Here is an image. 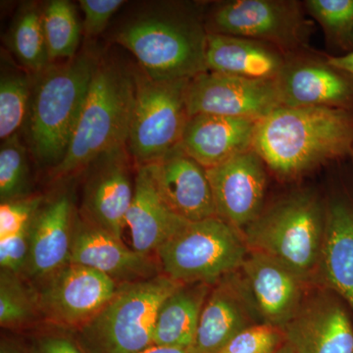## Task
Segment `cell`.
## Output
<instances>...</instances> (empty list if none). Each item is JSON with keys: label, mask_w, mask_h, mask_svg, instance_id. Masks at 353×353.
<instances>
[{"label": "cell", "mask_w": 353, "mask_h": 353, "mask_svg": "<svg viewBox=\"0 0 353 353\" xmlns=\"http://www.w3.org/2000/svg\"><path fill=\"white\" fill-rule=\"evenodd\" d=\"M210 287L183 284L165 299L155 320L153 345L190 350Z\"/></svg>", "instance_id": "obj_25"}, {"label": "cell", "mask_w": 353, "mask_h": 353, "mask_svg": "<svg viewBox=\"0 0 353 353\" xmlns=\"http://www.w3.org/2000/svg\"><path fill=\"white\" fill-rule=\"evenodd\" d=\"M148 166L158 192L179 217L192 223L216 216L206 169L180 145Z\"/></svg>", "instance_id": "obj_17"}, {"label": "cell", "mask_w": 353, "mask_h": 353, "mask_svg": "<svg viewBox=\"0 0 353 353\" xmlns=\"http://www.w3.org/2000/svg\"><path fill=\"white\" fill-rule=\"evenodd\" d=\"M75 217L68 194L43 203L32 225L27 277L41 282L69 263Z\"/></svg>", "instance_id": "obj_22"}, {"label": "cell", "mask_w": 353, "mask_h": 353, "mask_svg": "<svg viewBox=\"0 0 353 353\" xmlns=\"http://www.w3.org/2000/svg\"><path fill=\"white\" fill-rule=\"evenodd\" d=\"M284 108L353 109V79L325 57L289 55L276 80Z\"/></svg>", "instance_id": "obj_14"}, {"label": "cell", "mask_w": 353, "mask_h": 353, "mask_svg": "<svg viewBox=\"0 0 353 353\" xmlns=\"http://www.w3.org/2000/svg\"><path fill=\"white\" fill-rule=\"evenodd\" d=\"M122 153L99 159L101 163L88 176L83 197V217L119 239L134 190Z\"/></svg>", "instance_id": "obj_19"}, {"label": "cell", "mask_w": 353, "mask_h": 353, "mask_svg": "<svg viewBox=\"0 0 353 353\" xmlns=\"http://www.w3.org/2000/svg\"><path fill=\"white\" fill-rule=\"evenodd\" d=\"M69 263L82 265L108 276L118 284L134 283L159 275L152 255L136 252L85 218L76 216Z\"/></svg>", "instance_id": "obj_16"}, {"label": "cell", "mask_w": 353, "mask_h": 353, "mask_svg": "<svg viewBox=\"0 0 353 353\" xmlns=\"http://www.w3.org/2000/svg\"><path fill=\"white\" fill-rule=\"evenodd\" d=\"M284 343L282 330L257 323L236 334L217 353H276Z\"/></svg>", "instance_id": "obj_32"}, {"label": "cell", "mask_w": 353, "mask_h": 353, "mask_svg": "<svg viewBox=\"0 0 353 353\" xmlns=\"http://www.w3.org/2000/svg\"><path fill=\"white\" fill-rule=\"evenodd\" d=\"M182 285L163 273L120 284L109 303L76 336L90 353L145 352L153 345L160 306Z\"/></svg>", "instance_id": "obj_5"}, {"label": "cell", "mask_w": 353, "mask_h": 353, "mask_svg": "<svg viewBox=\"0 0 353 353\" xmlns=\"http://www.w3.org/2000/svg\"><path fill=\"white\" fill-rule=\"evenodd\" d=\"M43 24L50 60L72 59L78 48L81 32L73 4L67 0H52L43 13Z\"/></svg>", "instance_id": "obj_26"}, {"label": "cell", "mask_w": 353, "mask_h": 353, "mask_svg": "<svg viewBox=\"0 0 353 353\" xmlns=\"http://www.w3.org/2000/svg\"><path fill=\"white\" fill-rule=\"evenodd\" d=\"M189 117L199 114L262 120L282 108L276 81L204 72L190 79L185 94Z\"/></svg>", "instance_id": "obj_11"}, {"label": "cell", "mask_w": 353, "mask_h": 353, "mask_svg": "<svg viewBox=\"0 0 353 353\" xmlns=\"http://www.w3.org/2000/svg\"><path fill=\"white\" fill-rule=\"evenodd\" d=\"M236 277L260 323L283 330L306 299L307 281L287 265L257 252L248 253Z\"/></svg>", "instance_id": "obj_12"}, {"label": "cell", "mask_w": 353, "mask_h": 353, "mask_svg": "<svg viewBox=\"0 0 353 353\" xmlns=\"http://www.w3.org/2000/svg\"><path fill=\"white\" fill-rule=\"evenodd\" d=\"M282 331L294 353H353V326L347 307L328 290L306 297Z\"/></svg>", "instance_id": "obj_15"}, {"label": "cell", "mask_w": 353, "mask_h": 353, "mask_svg": "<svg viewBox=\"0 0 353 353\" xmlns=\"http://www.w3.org/2000/svg\"><path fill=\"white\" fill-rule=\"evenodd\" d=\"M276 353H294V352H292V350H290L289 345L285 343L284 345H283V347H281L280 350H279Z\"/></svg>", "instance_id": "obj_40"}, {"label": "cell", "mask_w": 353, "mask_h": 353, "mask_svg": "<svg viewBox=\"0 0 353 353\" xmlns=\"http://www.w3.org/2000/svg\"><path fill=\"white\" fill-rule=\"evenodd\" d=\"M259 120L199 114L188 120L180 145L205 169L252 150Z\"/></svg>", "instance_id": "obj_18"}, {"label": "cell", "mask_w": 353, "mask_h": 353, "mask_svg": "<svg viewBox=\"0 0 353 353\" xmlns=\"http://www.w3.org/2000/svg\"><path fill=\"white\" fill-rule=\"evenodd\" d=\"M303 4L284 0H233L216 7L208 20V34H226L272 44L290 55L303 50L311 23Z\"/></svg>", "instance_id": "obj_9"}, {"label": "cell", "mask_w": 353, "mask_h": 353, "mask_svg": "<svg viewBox=\"0 0 353 353\" xmlns=\"http://www.w3.org/2000/svg\"><path fill=\"white\" fill-rule=\"evenodd\" d=\"M41 315L37 292L26 285L22 276L0 272V325L18 329L31 324Z\"/></svg>", "instance_id": "obj_28"}, {"label": "cell", "mask_w": 353, "mask_h": 353, "mask_svg": "<svg viewBox=\"0 0 353 353\" xmlns=\"http://www.w3.org/2000/svg\"><path fill=\"white\" fill-rule=\"evenodd\" d=\"M32 88L27 77L11 74L0 83V139L6 141L27 121Z\"/></svg>", "instance_id": "obj_30"}, {"label": "cell", "mask_w": 353, "mask_h": 353, "mask_svg": "<svg viewBox=\"0 0 353 353\" xmlns=\"http://www.w3.org/2000/svg\"><path fill=\"white\" fill-rule=\"evenodd\" d=\"M141 353H192L190 350H181V348L159 347V345H152L146 348L145 352Z\"/></svg>", "instance_id": "obj_38"}, {"label": "cell", "mask_w": 353, "mask_h": 353, "mask_svg": "<svg viewBox=\"0 0 353 353\" xmlns=\"http://www.w3.org/2000/svg\"><path fill=\"white\" fill-rule=\"evenodd\" d=\"M248 253L243 232L213 216L188 223L155 255L172 280L213 285L240 270Z\"/></svg>", "instance_id": "obj_6"}, {"label": "cell", "mask_w": 353, "mask_h": 353, "mask_svg": "<svg viewBox=\"0 0 353 353\" xmlns=\"http://www.w3.org/2000/svg\"><path fill=\"white\" fill-rule=\"evenodd\" d=\"M303 6L321 26L327 43L341 51L339 57L353 53V0H308Z\"/></svg>", "instance_id": "obj_29"}, {"label": "cell", "mask_w": 353, "mask_h": 353, "mask_svg": "<svg viewBox=\"0 0 353 353\" xmlns=\"http://www.w3.org/2000/svg\"><path fill=\"white\" fill-rule=\"evenodd\" d=\"M206 37L208 32L196 20L160 15L130 23L116 39L138 59L146 76L173 81L208 72Z\"/></svg>", "instance_id": "obj_7"}, {"label": "cell", "mask_w": 353, "mask_h": 353, "mask_svg": "<svg viewBox=\"0 0 353 353\" xmlns=\"http://www.w3.org/2000/svg\"><path fill=\"white\" fill-rule=\"evenodd\" d=\"M315 280L353 313V204L336 196L326 202V228Z\"/></svg>", "instance_id": "obj_21"}, {"label": "cell", "mask_w": 353, "mask_h": 353, "mask_svg": "<svg viewBox=\"0 0 353 353\" xmlns=\"http://www.w3.org/2000/svg\"><path fill=\"white\" fill-rule=\"evenodd\" d=\"M158 192L148 165L139 166L126 226L131 231L132 250L145 255L157 253L187 226Z\"/></svg>", "instance_id": "obj_23"}, {"label": "cell", "mask_w": 353, "mask_h": 353, "mask_svg": "<svg viewBox=\"0 0 353 353\" xmlns=\"http://www.w3.org/2000/svg\"><path fill=\"white\" fill-rule=\"evenodd\" d=\"M10 44L14 54L28 69L41 73L48 68L50 58L44 36L43 14L36 8L22 11L14 23Z\"/></svg>", "instance_id": "obj_27"}, {"label": "cell", "mask_w": 353, "mask_h": 353, "mask_svg": "<svg viewBox=\"0 0 353 353\" xmlns=\"http://www.w3.org/2000/svg\"><path fill=\"white\" fill-rule=\"evenodd\" d=\"M95 66L87 54L78 55L43 70L32 87L26 124L32 152L41 165L53 169L66 155Z\"/></svg>", "instance_id": "obj_3"}, {"label": "cell", "mask_w": 353, "mask_h": 353, "mask_svg": "<svg viewBox=\"0 0 353 353\" xmlns=\"http://www.w3.org/2000/svg\"><path fill=\"white\" fill-rule=\"evenodd\" d=\"M43 203V197L38 196L1 202L0 240L31 232L32 222Z\"/></svg>", "instance_id": "obj_33"}, {"label": "cell", "mask_w": 353, "mask_h": 353, "mask_svg": "<svg viewBox=\"0 0 353 353\" xmlns=\"http://www.w3.org/2000/svg\"><path fill=\"white\" fill-rule=\"evenodd\" d=\"M28 353H90L77 336L66 332H48L32 339Z\"/></svg>", "instance_id": "obj_36"}, {"label": "cell", "mask_w": 353, "mask_h": 353, "mask_svg": "<svg viewBox=\"0 0 353 353\" xmlns=\"http://www.w3.org/2000/svg\"><path fill=\"white\" fill-rule=\"evenodd\" d=\"M216 216L243 232L264 210L267 167L254 150L206 169Z\"/></svg>", "instance_id": "obj_13"}, {"label": "cell", "mask_w": 353, "mask_h": 353, "mask_svg": "<svg viewBox=\"0 0 353 353\" xmlns=\"http://www.w3.org/2000/svg\"><path fill=\"white\" fill-rule=\"evenodd\" d=\"M30 176L26 148L18 134L3 141L0 148V201L30 196Z\"/></svg>", "instance_id": "obj_31"}, {"label": "cell", "mask_w": 353, "mask_h": 353, "mask_svg": "<svg viewBox=\"0 0 353 353\" xmlns=\"http://www.w3.org/2000/svg\"><path fill=\"white\" fill-rule=\"evenodd\" d=\"M39 285L37 299L44 319L78 331L99 314L120 284L101 272L68 263Z\"/></svg>", "instance_id": "obj_10"}, {"label": "cell", "mask_w": 353, "mask_h": 353, "mask_svg": "<svg viewBox=\"0 0 353 353\" xmlns=\"http://www.w3.org/2000/svg\"><path fill=\"white\" fill-rule=\"evenodd\" d=\"M253 150L287 180L350 157L353 109L279 108L259 121Z\"/></svg>", "instance_id": "obj_1"}, {"label": "cell", "mask_w": 353, "mask_h": 353, "mask_svg": "<svg viewBox=\"0 0 353 353\" xmlns=\"http://www.w3.org/2000/svg\"><path fill=\"white\" fill-rule=\"evenodd\" d=\"M134 77L113 64L95 66L92 82L66 155L52 169L68 178L127 145L134 108Z\"/></svg>", "instance_id": "obj_2"}, {"label": "cell", "mask_w": 353, "mask_h": 353, "mask_svg": "<svg viewBox=\"0 0 353 353\" xmlns=\"http://www.w3.org/2000/svg\"><path fill=\"white\" fill-rule=\"evenodd\" d=\"M260 323L236 273L209 292L199 319L192 353H217L236 334Z\"/></svg>", "instance_id": "obj_20"}, {"label": "cell", "mask_w": 353, "mask_h": 353, "mask_svg": "<svg viewBox=\"0 0 353 353\" xmlns=\"http://www.w3.org/2000/svg\"><path fill=\"white\" fill-rule=\"evenodd\" d=\"M327 59L336 68L343 70L353 79V53L345 57H336V55H327Z\"/></svg>", "instance_id": "obj_37"}, {"label": "cell", "mask_w": 353, "mask_h": 353, "mask_svg": "<svg viewBox=\"0 0 353 353\" xmlns=\"http://www.w3.org/2000/svg\"><path fill=\"white\" fill-rule=\"evenodd\" d=\"M190 80L134 77L136 90L127 145L139 167L154 163L180 145L190 118L185 102Z\"/></svg>", "instance_id": "obj_8"}, {"label": "cell", "mask_w": 353, "mask_h": 353, "mask_svg": "<svg viewBox=\"0 0 353 353\" xmlns=\"http://www.w3.org/2000/svg\"><path fill=\"white\" fill-rule=\"evenodd\" d=\"M81 8L85 14L83 27L88 36L101 34L111 17L124 4L122 0H81Z\"/></svg>", "instance_id": "obj_35"}, {"label": "cell", "mask_w": 353, "mask_h": 353, "mask_svg": "<svg viewBox=\"0 0 353 353\" xmlns=\"http://www.w3.org/2000/svg\"><path fill=\"white\" fill-rule=\"evenodd\" d=\"M350 158H352V162H353V150H352V154H350Z\"/></svg>", "instance_id": "obj_41"}, {"label": "cell", "mask_w": 353, "mask_h": 353, "mask_svg": "<svg viewBox=\"0 0 353 353\" xmlns=\"http://www.w3.org/2000/svg\"><path fill=\"white\" fill-rule=\"evenodd\" d=\"M32 230V229H31ZM31 232L0 240L1 270L26 275L30 259Z\"/></svg>", "instance_id": "obj_34"}, {"label": "cell", "mask_w": 353, "mask_h": 353, "mask_svg": "<svg viewBox=\"0 0 353 353\" xmlns=\"http://www.w3.org/2000/svg\"><path fill=\"white\" fill-rule=\"evenodd\" d=\"M0 353H28L24 352L19 347V345H15L12 341L2 340L1 345H0Z\"/></svg>", "instance_id": "obj_39"}, {"label": "cell", "mask_w": 353, "mask_h": 353, "mask_svg": "<svg viewBox=\"0 0 353 353\" xmlns=\"http://www.w3.org/2000/svg\"><path fill=\"white\" fill-rule=\"evenodd\" d=\"M326 228V202L312 190L292 192L264 209L243 230L250 252L268 255L314 280Z\"/></svg>", "instance_id": "obj_4"}, {"label": "cell", "mask_w": 353, "mask_h": 353, "mask_svg": "<svg viewBox=\"0 0 353 353\" xmlns=\"http://www.w3.org/2000/svg\"><path fill=\"white\" fill-rule=\"evenodd\" d=\"M289 55L272 44L254 39L208 34L205 65L208 72L276 81L287 64Z\"/></svg>", "instance_id": "obj_24"}]
</instances>
